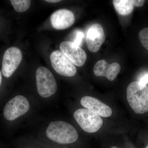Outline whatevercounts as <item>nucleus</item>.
<instances>
[{
    "mask_svg": "<svg viewBox=\"0 0 148 148\" xmlns=\"http://www.w3.org/2000/svg\"><path fill=\"white\" fill-rule=\"evenodd\" d=\"M133 5L137 7H141L144 5L145 3L144 0H132Z\"/></svg>",
    "mask_w": 148,
    "mask_h": 148,
    "instance_id": "f3484780",
    "label": "nucleus"
},
{
    "mask_svg": "<svg viewBox=\"0 0 148 148\" xmlns=\"http://www.w3.org/2000/svg\"><path fill=\"white\" fill-rule=\"evenodd\" d=\"M121 69V67L118 63L115 62L110 64L106 60H101L95 64L93 72L96 76L105 77L112 81L116 78Z\"/></svg>",
    "mask_w": 148,
    "mask_h": 148,
    "instance_id": "f8f14e48",
    "label": "nucleus"
},
{
    "mask_svg": "<svg viewBox=\"0 0 148 148\" xmlns=\"http://www.w3.org/2000/svg\"><path fill=\"white\" fill-rule=\"evenodd\" d=\"M50 58L51 66L57 73L68 77L74 76L76 74L75 65L60 51H53Z\"/></svg>",
    "mask_w": 148,
    "mask_h": 148,
    "instance_id": "423d86ee",
    "label": "nucleus"
},
{
    "mask_svg": "<svg viewBox=\"0 0 148 148\" xmlns=\"http://www.w3.org/2000/svg\"><path fill=\"white\" fill-rule=\"evenodd\" d=\"M73 116L81 128L88 133L97 132L103 125L101 117L87 109H79L74 112Z\"/></svg>",
    "mask_w": 148,
    "mask_h": 148,
    "instance_id": "20e7f679",
    "label": "nucleus"
},
{
    "mask_svg": "<svg viewBox=\"0 0 148 148\" xmlns=\"http://www.w3.org/2000/svg\"><path fill=\"white\" fill-rule=\"evenodd\" d=\"M22 59V53L18 48L12 47L8 49L3 56L1 70L3 75L8 78L11 76Z\"/></svg>",
    "mask_w": 148,
    "mask_h": 148,
    "instance_id": "0eeeda50",
    "label": "nucleus"
},
{
    "mask_svg": "<svg viewBox=\"0 0 148 148\" xmlns=\"http://www.w3.org/2000/svg\"><path fill=\"white\" fill-rule=\"evenodd\" d=\"M146 148H148V144L147 145V147H146Z\"/></svg>",
    "mask_w": 148,
    "mask_h": 148,
    "instance_id": "4be33fe9",
    "label": "nucleus"
},
{
    "mask_svg": "<svg viewBox=\"0 0 148 148\" xmlns=\"http://www.w3.org/2000/svg\"><path fill=\"white\" fill-rule=\"evenodd\" d=\"M46 134L50 140L61 144H71L78 138V133L75 128L71 125L61 121L51 122Z\"/></svg>",
    "mask_w": 148,
    "mask_h": 148,
    "instance_id": "f257e3e1",
    "label": "nucleus"
},
{
    "mask_svg": "<svg viewBox=\"0 0 148 148\" xmlns=\"http://www.w3.org/2000/svg\"><path fill=\"white\" fill-rule=\"evenodd\" d=\"M139 82L144 85H146L148 83V74H145L140 79Z\"/></svg>",
    "mask_w": 148,
    "mask_h": 148,
    "instance_id": "a211bd4d",
    "label": "nucleus"
},
{
    "mask_svg": "<svg viewBox=\"0 0 148 148\" xmlns=\"http://www.w3.org/2000/svg\"><path fill=\"white\" fill-rule=\"evenodd\" d=\"M36 79L38 93L41 97H50L57 90L55 78L47 68L43 66L38 68L36 72Z\"/></svg>",
    "mask_w": 148,
    "mask_h": 148,
    "instance_id": "7ed1b4c3",
    "label": "nucleus"
},
{
    "mask_svg": "<svg viewBox=\"0 0 148 148\" xmlns=\"http://www.w3.org/2000/svg\"><path fill=\"white\" fill-rule=\"evenodd\" d=\"M81 104L85 109L91 111L99 116L109 117L112 114L110 107L97 98L86 96L81 100Z\"/></svg>",
    "mask_w": 148,
    "mask_h": 148,
    "instance_id": "9b49d317",
    "label": "nucleus"
},
{
    "mask_svg": "<svg viewBox=\"0 0 148 148\" xmlns=\"http://www.w3.org/2000/svg\"><path fill=\"white\" fill-rule=\"evenodd\" d=\"M105 40V33L101 24H93L89 27L86 34V42L88 48L90 51H98Z\"/></svg>",
    "mask_w": 148,
    "mask_h": 148,
    "instance_id": "1a4fd4ad",
    "label": "nucleus"
},
{
    "mask_svg": "<svg viewBox=\"0 0 148 148\" xmlns=\"http://www.w3.org/2000/svg\"><path fill=\"white\" fill-rule=\"evenodd\" d=\"M60 49L74 65L81 67L84 65L87 59L85 51L80 47L70 41H64L61 43Z\"/></svg>",
    "mask_w": 148,
    "mask_h": 148,
    "instance_id": "6e6552de",
    "label": "nucleus"
},
{
    "mask_svg": "<svg viewBox=\"0 0 148 148\" xmlns=\"http://www.w3.org/2000/svg\"><path fill=\"white\" fill-rule=\"evenodd\" d=\"M113 3L117 12L123 16L130 14L134 9L132 0H114Z\"/></svg>",
    "mask_w": 148,
    "mask_h": 148,
    "instance_id": "ddd939ff",
    "label": "nucleus"
},
{
    "mask_svg": "<svg viewBox=\"0 0 148 148\" xmlns=\"http://www.w3.org/2000/svg\"><path fill=\"white\" fill-rule=\"evenodd\" d=\"M51 22L54 29L64 30L73 24L75 17L73 13L69 10L62 9L54 12L51 16Z\"/></svg>",
    "mask_w": 148,
    "mask_h": 148,
    "instance_id": "9d476101",
    "label": "nucleus"
},
{
    "mask_svg": "<svg viewBox=\"0 0 148 148\" xmlns=\"http://www.w3.org/2000/svg\"><path fill=\"white\" fill-rule=\"evenodd\" d=\"M139 37L142 45L148 50V28L142 29L139 32Z\"/></svg>",
    "mask_w": 148,
    "mask_h": 148,
    "instance_id": "2eb2a0df",
    "label": "nucleus"
},
{
    "mask_svg": "<svg viewBox=\"0 0 148 148\" xmlns=\"http://www.w3.org/2000/svg\"><path fill=\"white\" fill-rule=\"evenodd\" d=\"M127 101L136 113L143 114L148 112V86L139 81L133 82L127 89Z\"/></svg>",
    "mask_w": 148,
    "mask_h": 148,
    "instance_id": "f03ea898",
    "label": "nucleus"
},
{
    "mask_svg": "<svg viewBox=\"0 0 148 148\" xmlns=\"http://www.w3.org/2000/svg\"><path fill=\"white\" fill-rule=\"evenodd\" d=\"M46 2L50 3H56L61 1L60 0H46Z\"/></svg>",
    "mask_w": 148,
    "mask_h": 148,
    "instance_id": "6ab92c4d",
    "label": "nucleus"
},
{
    "mask_svg": "<svg viewBox=\"0 0 148 148\" xmlns=\"http://www.w3.org/2000/svg\"><path fill=\"white\" fill-rule=\"evenodd\" d=\"M30 108L29 101L23 95H18L6 103L3 116L7 120L12 121L26 113Z\"/></svg>",
    "mask_w": 148,
    "mask_h": 148,
    "instance_id": "39448f33",
    "label": "nucleus"
},
{
    "mask_svg": "<svg viewBox=\"0 0 148 148\" xmlns=\"http://www.w3.org/2000/svg\"><path fill=\"white\" fill-rule=\"evenodd\" d=\"M84 38V34L82 32L80 31H77L75 38L73 42L77 45L80 47L82 44Z\"/></svg>",
    "mask_w": 148,
    "mask_h": 148,
    "instance_id": "dca6fc26",
    "label": "nucleus"
},
{
    "mask_svg": "<svg viewBox=\"0 0 148 148\" xmlns=\"http://www.w3.org/2000/svg\"><path fill=\"white\" fill-rule=\"evenodd\" d=\"M2 80V74L1 72L0 71V87L1 84Z\"/></svg>",
    "mask_w": 148,
    "mask_h": 148,
    "instance_id": "aec40b11",
    "label": "nucleus"
},
{
    "mask_svg": "<svg viewBox=\"0 0 148 148\" xmlns=\"http://www.w3.org/2000/svg\"><path fill=\"white\" fill-rule=\"evenodd\" d=\"M10 1L15 10L19 12L28 10L31 4V1L29 0H11Z\"/></svg>",
    "mask_w": 148,
    "mask_h": 148,
    "instance_id": "4468645a",
    "label": "nucleus"
},
{
    "mask_svg": "<svg viewBox=\"0 0 148 148\" xmlns=\"http://www.w3.org/2000/svg\"><path fill=\"white\" fill-rule=\"evenodd\" d=\"M111 148H117V147H111Z\"/></svg>",
    "mask_w": 148,
    "mask_h": 148,
    "instance_id": "412c9836",
    "label": "nucleus"
}]
</instances>
